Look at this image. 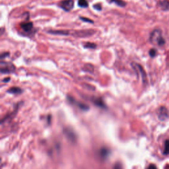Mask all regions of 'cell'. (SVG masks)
<instances>
[{"label": "cell", "instance_id": "cell-14", "mask_svg": "<svg viewBox=\"0 0 169 169\" xmlns=\"http://www.w3.org/2000/svg\"><path fill=\"white\" fill-rule=\"evenodd\" d=\"M109 153H110L109 151H108L107 149H104V148H103V149H102L100 151V155L101 156V157L102 158H107V156L109 155Z\"/></svg>", "mask_w": 169, "mask_h": 169}, {"label": "cell", "instance_id": "cell-19", "mask_svg": "<svg viewBox=\"0 0 169 169\" xmlns=\"http://www.w3.org/2000/svg\"><path fill=\"white\" fill-rule=\"evenodd\" d=\"M10 56V53L9 52H3V53H1V59H4V58H6V57H7V56Z\"/></svg>", "mask_w": 169, "mask_h": 169}, {"label": "cell", "instance_id": "cell-8", "mask_svg": "<svg viewBox=\"0 0 169 169\" xmlns=\"http://www.w3.org/2000/svg\"><path fill=\"white\" fill-rule=\"evenodd\" d=\"M7 93H10V94L13 95H21L23 93V90L21 89L20 87H13L7 90Z\"/></svg>", "mask_w": 169, "mask_h": 169}, {"label": "cell", "instance_id": "cell-20", "mask_svg": "<svg viewBox=\"0 0 169 169\" xmlns=\"http://www.w3.org/2000/svg\"><path fill=\"white\" fill-rule=\"evenodd\" d=\"M93 7H94L95 10H98V11H100L102 10V7H101V4H96V5H93Z\"/></svg>", "mask_w": 169, "mask_h": 169}, {"label": "cell", "instance_id": "cell-7", "mask_svg": "<svg viewBox=\"0 0 169 169\" xmlns=\"http://www.w3.org/2000/svg\"><path fill=\"white\" fill-rule=\"evenodd\" d=\"M91 101L93 102V104L96 105V107H98L99 108H107V106H106L104 101H102V99L101 98H96V97H93L92 98Z\"/></svg>", "mask_w": 169, "mask_h": 169}, {"label": "cell", "instance_id": "cell-22", "mask_svg": "<svg viewBox=\"0 0 169 169\" xmlns=\"http://www.w3.org/2000/svg\"><path fill=\"white\" fill-rule=\"evenodd\" d=\"M149 168H156V167L155 166H154V165H150L149 167H148Z\"/></svg>", "mask_w": 169, "mask_h": 169}, {"label": "cell", "instance_id": "cell-12", "mask_svg": "<svg viewBox=\"0 0 169 169\" xmlns=\"http://www.w3.org/2000/svg\"><path fill=\"white\" fill-rule=\"evenodd\" d=\"M110 3H114L118 6H120V7H125L126 5V3L123 1V0H110Z\"/></svg>", "mask_w": 169, "mask_h": 169}, {"label": "cell", "instance_id": "cell-11", "mask_svg": "<svg viewBox=\"0 0 169 169\" xmlns=\"http://www.w3.org/2000/svg\"><path fill=\"white\" fill-rule=\"evenodd\" d=\"M160 7H161L162 10H163L165 11L168 10L169 9V2L167 0H164V1H162L159 3Z\"/></svg>", "mask_w": 169, "mask_h": 169}, {"label": "cell", "instance_id": "cell-16", "mask_svg": "<svg viewBox=\"0 0 169 169\" xmlns=\"http://www.w3.org/2000/svg\"><path fill=\"white\" fill-rule=\"evenodd\" d=\"M165 155H168L169 154V140L165 141V149H164Z\"/></svg>", "mask_w": 169, "mask_h": 169}, {"label": "cell", "instance_id": "cell-4", "mask_svg": "<svg viewBox=\"0 0 169 169\" xmlns=\"http://www.w3.org/2000/svg\"><path fill=\"white\" fill-rule=\"evenodd\" d=\"M68 100L71 104H75L77 107H79L81 110H82L83 111H87L89 110V107L88 105L84 104L83 102H77L73 98H72L70 96H68Z\"/></svg>", "mask_w": 169, "mask_h": 169}, {"label": "cell", "instance_id": "cell-21", "mask_svg": "<svg viewBox=\"0 0 169 169\" xmlns=\"http://www.w3.org/2000/svg\"><path fill=\"white\" fill-rule=\"evenodd\" d=\"M11 80V78L10 77H6V78H4V79L2 80V82H4V83H7L9 82Z\"/></svg>", "mask_w": 169, "mask_h": 169}, {"label": "cell", "instance_id": "cell-1", "mask_svg": "<svg viewBox=\"0 0 169 169\" xmlns=\"http://www.w3.org/2000/svg\"><path fill=\"white\" fill-rule=\"evenodd\" d=\"M150 41L152 44L158 46H162L165 43L164 38L162 37V32L159 29L153 31L150 35Z\"/></svg>", "mask_w": 169, "mask_h": 169}, {"label": "cell", "instance_id": "cell-3", "mask_svg": "<svg viewBox=\"0 0 169 169\" xmlns=\"http://www.w3.org/2000/svg\"><path fill=\"white\" fill-rule=\"evenodd\" d=\"M59 6L65 11H70L73 8L74 1L73 0H63L59 4Z\"/></svg>", "mask_w": 169, "mask_h": 169}, {"label": "cell", "instance_id": "cell-18", "mask_svg": "<svg viewBox=\"0 0 169 169\" xmlns=\"http://www.w3.org/2000/svg\"><path fill=\"white\" fill-rule=\"evenodd\" d=\"M156 53H157V51L155 49H151L149 51V55L151 56V57H155L156 56Z\"/></svg>", "mask_w": 169, "mask_h": 169}, {"label": "cell", "instance_id": "cell-6", "mask_svg": "<svg viewBox=\"0 0 169 169\" xmlns=\"http://www.w3.org/2000/svg\"><path fill=\"white\" fill-rule=\"evenodd\" d=\"M21 28L26 33L31 32L33 30V23L32 22H24L21 24Z\"/></svg>", "mask_w": 169, "mask_h": 169}, {"label": "cell", "instance_id": "cell-15", "mask_svg": "<svg viewBox=\"0 0 169 169\" xmlns=\"http://www.w3.org/2000/svg\"><path fill=\"white\" fill-rule=\"evenodd\" d=\"M84 48H89V49H95L96 47V44L93 42H87L83 45Z\"/></svg>", "mask_w": 169, "mask_h": 169}, {"label": "cell", "instance_id": "cell-10", "mask_svg": "<svg viewBox=\"0 0 169 169\" xmlns=\"http://www.w3.org/2000/svg\"><path fill=\"white\" fill-rule=\"evenodd\" d=\"M65 134L66 135L68 138H69V140L71 141H74L75 139H76V136L75 135V134L73 133V131H71L70 129H65Z\"/></svg>", "mask_w": 169, "mask_h": 169}, {"label": "cell", "instance_id": "cell-9", "mask_svg": "<svg viewBox=\"0 0 169 169\" xmlns=\"http://www.w3.org/2000/svg\"><path fill=\"white\" fill-rule=\"evenodd\" d=\"M48 33H50L52 35H62V36H68L69 35V32L68 31H49Z\"/></svg>", "mask_w": 169, "mask_h": 169}, {"label": "cell", "instance_id": "cell-5", "mask_svg": "<svg viewBox=\"0 0 169 169\" xmlns=\"http://www.w3.org/2000/svg\"><path fill=\"white\" fill-rule=\"evenodd\" d=\"M159 118L161 121H165L167 120L169 117V112L167 110V108L165 107H161L159 108L158 112Z\"/></svg>", "mask_w": 169, "mask_h": 169}, {"label": "cell", "instance_id": "cell-17", "mask_svg": "<svg viewBox=\"0 0 169 169\" xmlns=\"http://www.w3.org/2000/svg\"><path fill=\"white\" fill-rule=\"evenodd\" d=\"M80 19L82 20L84 22H87V23H93V21H92L91 19H88V18L86 17H80Z\"/></svg>", "mask_w": 169, "mask_h": 169}, {"label": "cell", "instance_id": "cell-13", "mask_svg": "<svg viewBox=\"0 0 169 169\" xmlns=\"http://www.w3.org/2000/svg\"><path fill=\"white\" fill-rule=\"evenodd\" d=\"M78 5H79L80 7L87 8L89 6L88 1H87V0H78Z\"/></svg>", "mask_w": 169, "mask_h": 169}, {"label": "cell", "instance_id": "cell-2", "mask_svg": "<svg viewBox=\"0 0 169 169\" xmlns=\"http://www.w3.org/2000/svg\"><path fill=\"white\" fill-rule=\"evenodd\" d=\"M16 68L11 62L1 61L0 62V72L1 74H9L15 71Z\"/></svg>", "mask_w": 169, "mask_h": 169}]
</instances>
